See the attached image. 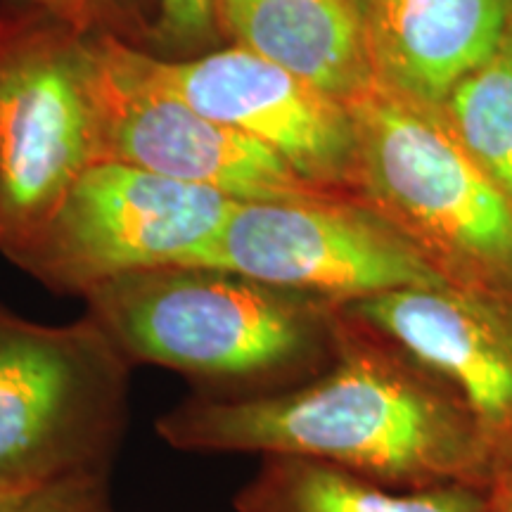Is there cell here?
<instances>
[{
  "label": "cell",
  "mask_w": 512,
  "mask_h": 512,
  "mask_svg": "<svg viewBox=\"0 0 512 512\" xmlns=\"http://www.w3.org/2000/svg\"><path fill=\"white\" fill-rule=\"evenodd\" d=\"M157 434L176 451L316 460L392 489L501 475L463 401L339 306L323 373L268 394L197 392L159 415Z\"/></svg>",
  "instance_id": "1"
},
{
  "label": "cell",
  "mask_w": 512,
  "mask_h": 512,
  "mask_svg": "<svg viewBox=\"0 0 512 512\" xmlns=\"http://www.w3.org/2000/svg\"><path fill=\"white\" fill-rule=\"evenodd\" d=\"M83 297L128 363L176 370L200 392H280L335 358L337 306L221 268H150Z\"/></svg>",
  "instance_id": "2"
},
{
  "label": "cell",
  "mask_w": 512,
  "mask_h": 512,
  "mask_svg": "<svg viewBox=\"0 0 512 512\" xmlns=\"http://www.w3.org/2000/svg\"><path fill=\"white\" fill-rule=\"evenodd\" d=\"M349 107L358 200L451 287L512 299V200L467 155L441 110L377 83Z\"/></svg>",
  "instance_id": "3"
},
{
  "label": "cell",
  "mask_w": 512,
  "mask_h": 512,
  "mask_svg": "<svg viewBox=\"0 0 512 512\" xmlns=\"http://www.w3.org/2000/svg\"><path fill=\"white\" fill-rule=\"evenodd\" d=\"M128 368L91 316L41 325L0 306V486L107 475L126 427Z\"/></svg>",
  "instance_id": "4"
},
{
  "label": "cell",
  "mask_w": 512,
  "mask_h": 512,
  "mask_svg": "<svg viewBox=\"0 0 512 512\" xmlns=\"http://www.w3.org/2000/svg\"><path fill=\"white\" fill-rule=\"evenodd\" d=\"M95 162L91 36L0 5V254L27 245Z\"/></svg>",
  "instance_id": "5"
},
{
  "label": "cell",
  "mask_w": 512,
  "mask_h": 512,
  "mask_svg": "<svg viewBox=\"0 0 512 512\" xmlns=\"http://www.w3.org/2000/svg\"><path fill=\"white\" fill-rule=\"evenodd\" d=\"M235 200L124 162H95L8 259L48 290L86 294L121 275L188 266Z\"/></svg>",
  "instance_id": "6"
},
{
  "label": "cell",
  "mask_w": 512,
  "mask_h": 512,
  "mask_svg": "<svg viewBox=\"0 0 512 512\" xmlns=\"http://www.w3.org/2000/svg\"><path fill=\"white\" fill-rule=\"evenodd\" d=\"M188 266H209L330 306L396 290L451 287L358 197L235 202Z\"/></svg>",
  "instance_id": "7"
},
{
  "label": "cell",
  "mask_w": 512,
  "mask_h": 512,
  "mask_svg": "<svg viewBox=\"0 0 512 512\" xmlns=\"http://www.w3.org/2000/svg\"><path fill=\"white\" fill-rule=\"evenodd\" d=\"M98 162H124L235 202L332 195L238 128L197 112L143 72L138 48L91 38ZM347 197V195H344Z\"/></svg>",
  "instance_id": "8"
},
{
  "label": "cell",
  "mask_w": 512,
  "mask_h": 512,
  "mask_svg": "<svg viewBox=\"0 0 512 512\" xmlns=\"http://www.w3.org/2000/svg\"><path fill=\"white\" fill-rule=\"evenodd\" d=\"M143 72L197 112L266 145L316 188L356 197L351 107L280 64L228 46L195 57L138 48Z\"/></svg>",
  "instance_id": "9"
},
{
  "label": "cell",
  "mask_w": 512,
  "mask_h": 512,
  "mask_svg": "<svg viewBox=\"0 0 512 512\" xmlns=\"http://www.w3.org/2000/svg\"><path fill=\"white\" fill-rule=\"evenodd\" d=\"M339 309L444 382L475 418L498 470L512 467V299L427 287Z\"/></svg>",
  "instance_id": "10"
},
{
  "label": "cell",
  "mask_w": 512,
  "mask_h": 512,
  "mask_svg": "<svg viewBox=\"0 0 512 512\" xmlns=\"http://www.w3.org/2000/svg\"><path fill=\"white\" fill-rule=\"evenodd\" d=\"M363 29L377 86L439 110L505 48L512 0H375Z\"/></svg>",
  "instance_id": "11"
},
{
  "label": "cell",
  "mask_w": 512,
  "mask_h": 512,
  "mask_svg": "<svg viewBox=\"0 0 512 512\" xmlns=\"http://www.w3.org/2000/svg\"><path fill=\"white\" fill-rule=\"evenodd\" d=\"M219 36L351 105L375 86L363 17L349 0H214Z\"/></svg>",
  "instance_id": "12"
},
{
  "label": "cell",
  "mask_w": 512,
  "mask_h": 512,
  "mask_svg": "<svg viewBox=\"0 0 512 512\" xmlns=\"http://www.w3.org/2000/svg\"><path fill=\"white\" fill-rule=\"evenodd\" d=\"M238 512H484L477 486L394 491L316 460L266 456L235 496Z\"/></svg>",
  "instance_id": "13"
},
{
  "label": "cell",
  "mask_w": 512,
  "mask_h": 512,
  "mask_svg": "<svg viewBox=\"0 0 512 512\" xmlns=\"http://www.w3.org/2000/svg\"><path fill=\"white\" fill-rule=\"evenodd\" d=\"M453 136L512 200V57L503 48L439 107Z\"/></svg>",
  "instance_id": "14"
},
{
  "label": "cell",
  "mask_w": 512,
  "mask_h": 512,
  "mask_svg": "<svg viewBox=\"0 0 512 512\" xmlns=\"http://www.w3.org/2000/svg\"><path fill=\"white\" fill-rule=\"evenodd\" d=\"M0 5L41 12L83 36H110L143 50H150L159 15V0H0Z\"/></svg>",
  "instance_id": "15"
},
{
  "label": "cell",
  "mask_w": 512,
  "mask_h": 512,
  "mask_svg": "<svg viewBox=\"0 0 512 512\" xmlns=\"http://www.w3.org/2000/svg\"><path fill=\"white\" fill-rule=\"evenodd\" d=\"M221 48L214 0H159L150 53L159 57H195Z\"/></svg>",
  "instance_id": "16"
},
{
  "label": "cell",
  "mask_w": 512,
  "mask_h": 512,
  "mask_svg": "<svg viewBox=\"0 0 512 512\" xmlns=\"http://www.w3.org/2000/svg\"><path fill=\"white\" fill-rule=\"evenodd\" d=\"M22 512H112L107 475L69 477L43 486Z\"/></svg>",
  "instance_id": "17"
},
{
  "label": "cell",
  "mask_w": 512,
  "mask_h": 512,
  "mask_svg": "<svg viewBox=\"0 0 512 512\" xmlns=\"http://www.w3.org/2000/svg\"><path fill=\"white\" fill-rule=\"evenodd\" d=\"M41 489L43 486H0V512H22Z\"/></svg>",
  "instance_id": "18"
},
{
  "label": "cell",
  "mask_w": 512,
  "mask_h": 512,
  "mask_svg": "<svg viewBox=\"0 0 512 512\" xmlns=\"http://www.w3.org/2000/svg\"><path fill=\"white\" fill-rule=\"evenodd\" d=\"M484 512H512V467L501 472L494 484V494L486 496Z\"/></svg>",
  "instance_id": "19"
},
{
  "label": "cell",
  "mask_w": 512,
  "mask_h": 512,
  "mask_svg": "<svg viewBox=\"0 0 512 512\" xmlns=\"http://www.w3.org/2000/svg\"><path fill=\"white\" fill-rule=\"evenodd\" d=\"M349 3L354 5V8H356L358 12H361V17H363V12H366V10L370 8V5L375 3V0H349Z\"/></svg>",
  "instance_id": "20"
},
{
  "label": "cell",
  "mask_w": 512,
  "mask_h": 512,
  "mask_svg": "<svg viewBox=\"0 0 512 512\" xmlns=\"http://www.w3.org/2000/svg\"><path fill=\"white\" fill-rule=\"evenodd\" d=\"M505 48H508V55L512 57V31H510V36H508V43H505Z\"/></svg>",
  "instance_id": "21"
}]
</instances>
